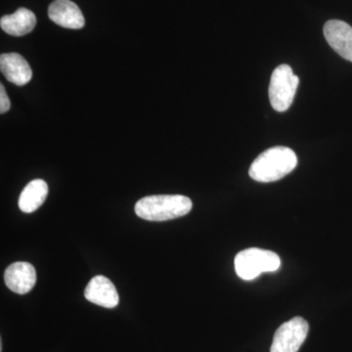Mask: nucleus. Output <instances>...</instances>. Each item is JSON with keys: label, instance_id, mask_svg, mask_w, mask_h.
Segmentation results:
<instances>
[{"label": "nucleus", "instance_id": "1", "mask_svg": "<svg viewBox=\"0 0 352 352\" xmlns=\"http://www.w3.org/2000/svg\"><path fill=\"white\" fill-rule=\"evenodd\" d=\"M298 157L288 147L276 146L266 150L252 164L249 175L256 182L268 183L282 179L296 168Z\"/></svg>", "mask_w": 352, "mask_h": 352}, {"label": "nucleus", "instance_id": "2", "mask_svg": "<svg viewBox=\"0 0 352 352\" xmlns=\"http://www.w3.org/2000/svg\"><path fill=\"white\" fill-rule=\"evenodd\" d=\"M193 204L188 197L183 195H154L139 200L135 205V214L149 221H166L189 214Z\"/></svg>", "mask_w": 352, "mask_h": 352}, {"label": "nucleus", "instance_id": "3", "mask_svg": "<svg viewBox=\"0 0 352 352\" xmlns=\"http://www.w3.org/2000/svg\"><path fill=\"white\" fill-rule=\"evenodd\" d=\"M234 264L238 276L245 281H251L261 273L274 272L279 270L281 259L275 252L250 248L236 256Z\"/></svg>", "mask_w": 352, "mask_h": 352}, {"label": "nucleus", "instance_id": "4", "mask_svg": "<svg viewBox=\"0 0 352 352\" xmlns=\"http://www.w3.org/2000/svg\"><path fill=\"white\" fill-rule=\"evenodd\" d=\"M298 83L300 78L289 65H280L274 69L270 80V99L275 111L285 112L291 107Z\"/></svg>", "mask_w": 352, "mask_h": 352}, {"label": "nucleus", "instance_id": "5", "mask_svg": "<svg viewBox=\"0 0 352 352\" xmlns=\"http://www.w3.org/2000/svg\"><path fill=\"white\" fill-rule=\"evenodd\" d=\"M309 325L302 317H294L277 329L270 352H298L307 339Z\"/></svg>", "mask_w": 352, "mask_h": 352}, {"label": "nucleus", "instance_id": "6", "mask_svg": "<svg viewBox=\"0 0 352 352\" xmlns=\"http://www.w3.org/2000/svg\"><path fill=\"white\" fill-rule=\"evenodd\" d=\"M324 36L340 56L352 62V27L344 21L330 20L324 25Z\"/></svg>", "mask_w": 352, "mask_h": 352}, {"label": "nucleus", "instance_id": "7", "mask_svg": "<svg viewBox=\"0 0 352 352\" xmlns=\"http://www.w3.org/2000/svg\"><path fill=\"white\" fill-rule=\"evenodd\" d=\"M6 286L19 295L31 292L36 283V272L31 263H15L9 265L4 274Z\"/></svg>", "mask_w": 352, "mask_h": 352}, {"label": "nucleus", "instance_id": "8", "mask_svg": "<svg viewBox=\"0 0 352 352\" xmlns=\"http://www.w3.org/2000/svg\"><path fill=\"white\" fill-rule=\"evenodd\" d=\"M88 302L106 308H113L119 305L120 298L115 285L107 277L95 276L90 280L85 291Z\"/></svg>", "mask_w": 352, "mask_h": 352}, {"label": "nucleus", "instance_id": "9", "mask_svg": "<svg viewBox=\"0 0 352 352\" xmlns=\"http://www.w3.org/2000/svg\"><path fill=\"white\" fill-rule=\"evenodd\" d=\"M50 19L60 27L80 30L85 27V17L82 11L71 0H55L48 9Z\"/></svg>", "mask_w": 352, "mask_h": 352}, {"label": "nucleus", "instance_id": "10", "mask_svg": "<svg viewBox=\"0 0 352 352\" xmlns=\"http://www.w3.org/2000/svg\"><path fill=\"white\" fill-rule=\"evenodd\" d=\"M0 69L8 82L14 85H27L32 80V71L27 60L18 53H6L0 56Z\"/></svg>", "mask_w": 352, "mask_h": 352}, {"label": "nucleus", "instance_id": "11", "mask_svg": "<svg viewBox=\"0 0 352 352\" xmlns=\"http://www.w3.org/2000/svg\"><path fill=\"white\" fill-rule=\"evenodd\" d=\"M36 25V15L27 8H19L15 13L3 16L0 20L1 29L13 36H23L30 34Z\"/></svg>", "mask_w": 352, "mask_h": 352}, {"label": "nucleus", "instance_id": "12", "mask_svg": "<svg viewBox=\"0 0 352 352\" xmlns=\"http://www.w3.org/2000/svg\"><path fill=\"white\" fill-rule=\"evenodd\" d=\"M48 195L47 183L34 179L23 190L19 198V208L23 212L31 214L43 206Z\"/></svg>", "mask_w": 352, "mask_h": 352}, {"label": "nucleus", "instance_id": "13", "mask_svg": "<svg viewBox=\"0 0 352 352\" xmlns=\"http://www.w3.org/2000/svg\"><path fill=\"white\" fill-rule=\"evenodd\" d=\"M10 106V100H9V97L7 96L6 88H4V85H0V113L8 112Z\"/></svg>", "mask_w": 352, "mask_h": 352}]
</instances>
